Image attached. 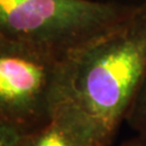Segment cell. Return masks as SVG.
<instances>
[{
  "instance_id": "obj_1",
  "label": "cell",
  "mask_w": 146,
  "mask_h": 146,
  "mask_svg": "<svg viewBox=\"0 0 146 146\" xmlns=\"http://www.w3.org/2000/svg\"><path fill=\"white\" fill-rule=\"evenodd\" d=\"M146 69V1L61 61L55 106L73 105L111 144ZM55 108V107H54Z\"/></svg>"
},
{
  "instance_id": "obj_2",
  "label": "cell",
  "mask_w": 146,
  "mask_h": 146,
  "mask_svg": "<svg viewBox=\"0 0 146 146\" xmlns=\"http://www.w3.org/2000/svg\"><path fill=\"white\" fill-rule=\"evenodd\" d=\"M135 5L103 0H0V37L63 58L122 20Z\"/></svg>"
},
{
  "instance_id": "obj_3",
  "label": "cell",
  "mask_w": 146,
  "mask_h": 146,
  "mask_svg": "<svg viewBox=\"0 0 146 146\" xmlns=\"http://www.w3.org/2000/svg\"><path fill=\"white\" fill-rule=\"evenodd\" d=\"M62 58L0 37V121L23 133L43 125L55 107Z\"/></svg>"
},
{
  "instance_id": "obj_4",
  "label": "cell",
  "mask_w": 146,
  "mask_h": 146,
  "mask_svg": "<svg viewBox=\"0 0 146 146\" xmlns=\"http://www.w3.org/2000/svg\"><path fill=\"white\" fill-rule=\"evenodd\" d=\"M17 146H110L96 125L73 105L61 103L43 125L22 133Z\"/></svg>"
},
{
  "instance_id": "obj_5",
  "label": "cell",
  "mask_w": 146,
  "mask_h": 146,
  "mask_svg": "<svg viewBox=\"0 0 146 146\" xmlns=\"http://www.w3.org/2000/svg\"><path fill=\"white\" fill-rule=\"evenodd\" d=\"M125 122L135 134L146 136V69L128 110Z\"/></svg>"
},
{
  "instance_id": "obj_6",
  "label": "cell",
  "mask_w": 146,
  "mask_h": 146,
  "mask_svg": "<svg viewBox=\"0 0 146 146\" xmlns=\"http://www.w3.org/2000/svg\"><path fill=\"white\" fill-rule=\"evenodd\" d=\"M22 133L14 125L0 121V146H17Z\"/></svg>"
},
{
  "instance_id": "obj_7",
  "label": "cell",
  "mask_w": 146,
  "mask_h": 146,
  "mask_svg": "<svg viewBox=\"0 0 146 146\" xmlns=\"http://www.w3.org/2000/svg\"><path fill=\"white\" fill-rule=\"evenodd\" d=\"M120 146H146V136L135 134L134 136L122 142Z\"/></svg>"
}]
</instances>
